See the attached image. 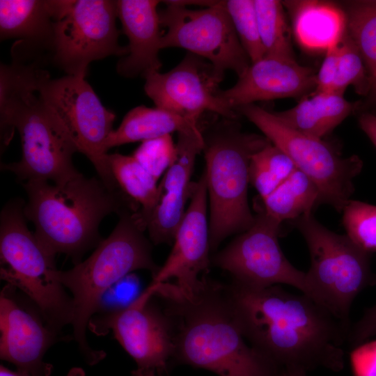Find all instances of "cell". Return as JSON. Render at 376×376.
<instances>
[{
    "instance_id": "obj_28",
    "label": "cell",
    "mask_w": 376,
    "mask_h": 376,
    "mask_svg": "<svg viewBox=\"0 0 376 376\" xmlns=\"http://www.w3.org/2000/svg\"><path fill=\"white\" fill-rule=\"evenodd\" d=\"M254 5L265 56L295 58L291 30L282 1L254 0Z\"/></svg>"
},
{
    "instance_id": "obj_15",
    "label": "cell",
    "mask_w": 376,
    "mask_h": 376,
    "mask_svg": "<svg viewBox=\"0 0 376 376\" xmlns=\"http://www.w3.org/2000/svg\"><path fill=\"white\" fill-rule=\"evenodd\" d=\"M143 77L145 93L156 107L198 121L206 111L237 120L238 113L218 96L224 77L200 56L189 52L171 70L154 71Z\"/></svg>"
},
{
    "instance_id": "obj_5",
    "label": "cell",
    "mask_w": 376,
    "mask_h": 376,
    "mask_svg": "<svg viewBox=\"0 0 376 376\" xmlns=\"http://www.w3.org/2000/svg\"><path fill=\"white\" fill-rule=\"evenodd\" d=\"M118 215L119 221L111 233L86 260L69 270L54 273V278L72 293L74 338L92 363L101 359L104 352L90 347L86 330L100 311L105 293L133 271L148 270L153 279L160 269L153 260L151 244L144 235L146 229L137 212L125 210Z\"/></svg>"
},
{
    "instance_id": "obj_22",
    "label": "cell",
    "mask_w": 376,
    "mask_h": 376,
    "mask_svg": "<svg viewBox=\"0 0 376 376\" xmlns=\"http://www.w3.org/2000/svg\"><path fill=\"white\" fill-rule=\"evenodd\" d=\"M295 39L304 49L327 51L347 31L345 10L336 3L316 0L284 1Z\"/></svg>"
},
{
    "instance_id": "obj_13",
    "label": "cell",
    "mask_w": 376,
    "mask_h": 376,
    "mask_svg": "<svg viewBox=\"0 0 376 376\" xmlns=\"http://www.w3.org/2000/svg\"><path fill=\"white\" fill-rule=\"evenodd\" d=\"M154 293L150 285L129 305L93 317L88 329L98 336L113 332L137 365L132 373L165 376L174 364V330Z\"/></svg>"
},
{
    "instance_id": "obj_34",
    "label": "cell",
    "mask_w": 376,
    "mask_h": 376,
    "mask_svg": "<svg viewBox=\"0 0 376 376\" xmlns=\"http://www.w3.org/2000/svg\"><path fill=\"white\" fill-rule=\"evenodd\" d=\"M340 42L325 52L322 65L316 73V91L331 92L336 82L339 60Z\"/></svg>"
},
{
    "instance_id": "obj_25",
    "label": "cell",
    "mask_w": 376,
    "mask_h": 376,
    "mask_svg": "<svg viewBox=\"0 0 376 376\" xmlns=\"http://www.w3.org/2000/svg\"><path fill=\"white\" fill-rule=\"evenodd\" d=\"M256 204V207L281 223L292 221L312 212L320 204V194L311 179L297 169L269 194L259 198Z\"/></svg>"
},
{
    "instance_id": "obj_20",
    "label": "cell",
    "mask_w": 376,
    "mask_h": 376,
    "mask_svg": "<svg viewBox=\"0 0 376 376\" xmlns=\"http://www.w3.org/2000/svg\"><path fill=\"white\" fill-rule=\"evenodd\" d=\"M72 1L1 0V40L17 38L12 54L29 59L50 56L54 22L61 19Z\"/></svg>"
},
{
    "instance_id": "obj_2",
    "label": "cell",
    "mask_w": 376,
    "mask_h": 376,
    "mask_svg": "<svg viewBox=\"0 0 376 376\" xmlns=\"http://www.w3.org/2000/svg\"><path fill=\"white\" fill-rule=\"evenodd\" d=\"M174 330V364L205 369L218 376H276L280 370L242 334L224 284L203 275L194 293L175 283H152Z\"/></svg>"
},
{
    "instance_id": "obj_11",
    "label": "cell",
    "mask_w": 376,
    "mask_h": 376,
    "mask_svg": "<svg viewBox=\"0 0 376 376\" xmlns=\"http://www.w3.org/2000/svg\"><path fill=\"white\" fill-rule=\"evenodd\" d=\"M165 3L159 11L161 26L166 29L162 49H185L210 63L222 77L226 70L233 71L238 77L246 72L250 59L221 1L200 9L188 8L179 1Z\"/></svg>"
},
{
    "instance_id": "obj_4",
    "label": "cell",
    "mask_w": 376,
    "mask_h": 376,
    "mask_svg": "<svg viewBox=\"0 0 376 376\" xmlns=\"http://www.w3.org/2000/svg\"><path fill=\"white\" fill-rule=\"evenodd\" d=\"M37 89L34 73L10 71L0 77L1 144L5 148L9 143L16 129L22 148V159L1 164V169L13 173L21 182L46 180L63 184L81 174L72 162L78 150Z\"/></svg>"
},
{
    "instance_id": "obj_30",
    "label": "cell",
    "mask_w": 376,
    "mask_h": 376,
    "mask_svg": "<svg viewBox=\"0 0 376 376\" xmlns=\"http://www.w3.org/2000/svg\"><path fill=\"white\" fill-rule=\"evenodd\" d=\"M221 6L228 13L251 63L263 58L265 52L259 33L254 0L221 1Z\"/></svg>"
},
{
    "instance_id": "obj_37",
    "label": "cell",
    "mask_w": 376,
    "mask_h": 376,
    "mask_svg": "<svg viewBox=\"0 0 376 376\" xmlns=\"http://www.w3.org/2000/svg\"><path fill=\"white\" fill-rule=\"evenodd\" d=\"M359 124L376 147V116L370 113H362L359 118Z\"/></svg>"
},
{
    "instance_id": "obj_19",
    "label": "cell",
    "mask_w": 376,
    "mask_h": 376,
    "mask_svg": "<svg viewBox=\"0 0 376 376\" xmlns=\"http://www.w3.org/2000/svg\"><path fill=\"white\" fill-rule=\"evenodd\" d=\"M316 88V73L295 58L265 56L251 63L236 84L219 90V97L230 109L255 102L286 97H303Z\"/></svg>"
},
{
    "instance_id": "obj_33",
    "label": "cell",
    "mask_w": 376,
    "mask_h": 376,
    "mask_svg": "<svg viewBox=\"0 0 376 376\" xmlns=\"http://www.w3.org/2000/svg\"><path fill=\"white\" fill-rule=\"evenodd\" d=\"M132 156L157 180L173 164L176 146L171 134L144 141Z\"/></svg>"
},
{
    "instance_id": "obj_36",
    "label": "cell",
    "mask_w": 376,
    "mask_h": 376,
    "mask_svg": "<svg viewBox=\"0 0 376 376\" xmlns=\"http://www.w3.org/2000/svg\"><path fill=\"white\" fill-rule=\"evenodd\" d=\"M376 335V306L367 309L361 319L350 327L347 340L357 347Z\"/></svg>"
},
{
    "instance_id": "obj_16",
    "label": "cell",
    "mask_w": 376,
    "mask_h": 376,
    "mask_svg": "<svg viewBox=\"0 0 376 376\" xmlns=\"http://www.w3.org/2000/svg\"><path fill=\"white\" fill-rule=\"evenodd\" d=\"M8 284L0 295V357L27 376H49L52 366L43 358L60 334L45 322L40 311L24 305Z\"/></svg>"
},
{
    "instance_id": "obj_10",
    "label": "cell",
    "mask_w": 376,
    "mask_h": 376,
    "mask_svg": "<svg viewBox=\"0 0 376 376\" xmlns=\"http://www.w3.org/2000/svg\"><path fill=\"white\" fill-rule=\"evenodd\" d=\"M37 92L67 130L78 152L92 162L99 178L110 189H120L106 148L116 114L102 104L85 77L66 75L52 79L47 71Z\"/></svg>"
},
{
    "instance_id": "obj_40",
    "label": "cell",
    "mask_w": 376,
    "mask_h": 376,
    "mask_svg": "<svg viewBox=\"0 0 376 376\" xmlns=\"http://www.w3.org/2000/svg\"><path fill=\"white\" fill-rule=\"evenodd\" d=\"M133 376H158L154 374H134Z\"/></svg>"
},
{
    "instance_id": "obj_39",
    "label": "cell",
    "mask_w": 376,
    "mask_h": 376,
    "mask_svg": "<svg viewBox=\"0 0 376 376\" xmlns=\"http://www.w3.org/2000/svg\"><path fill=\"white\" fill-rule=\"evenodd\" d=\"M276 376H307V372L295 368L281 369Z\"/></svg>"
},
{
    "instance_id": "obj_7",
    "label": "cell",
    "mask_w": 376,
    "mask_h": 376,
    "mask_svg": "<svg viewBox=\"0 0 376 376\" xmlns=\"http://www.w3.org/2000/svg\"><path fill=\"white\" fill-rule=\"evenodd\" d=\"M24 202L9 201L0 216L1 279L22 290L40 311L54 331L72 324L73 299L54 278L57 270L54 257L39 243L28 228Z\"/></svg>"
},
{
    "instance_id": "obj_9",
    "label": "cell",
    "mask_w": 376,
    "mask_h": 376,
    "mask_svg": "<svg viewBox=\"0 0 376 376\" xmlns=\"http://www.w3.org/2000/svg\"><path fill=\"white\" fill-rule=\"evenodd\" d=\"M235 111L254 124L311 179L319 191L320 204L343 211L354 191V179L362 170L363 162L358 156H341L322 139L290 128L274 112L255 104L239 107Z\"/></svg>"
},
{
    "instance_id": "obj_18",
    "label": "cell",
    "mask_w": 376,
    "mask_h": 376,
    "mask_svg": "<svg viewBox=\"0 0 376 376\" xmlns=\"http://www.w3.org/2000/svg\"><path fill=\"white\" fill-rule=\"evenodd\" d=\"M178 134L175 159L158 186V201L146 222L150 240L155 244L173 242L190 198L193 183L191 177L196 158L204 146L199 126L180 131Z\"/></svg>"
},
{
    "instance_id": "obj_35",
    "label": "cell",
    "mask_w": 376,
    "mask_h": 376,
    "mask_svg": "<svg viewBox=\"0 0 376 376\" xmlns=\"http://www.w3.org/2000/svg\"><path fill=\"white\" fill-rule=\"evenodd\" d=\"M350 362L354 376H376V340L355 347Z\"/></svg>"
},
{
    "instance_id": "obj_23",
    "label": "cell",
    "mask_w": 376,
    "mask_h": 376,
    "mask_svg": "<svg viewBox=\"0 0 376 376\" xmlns=\"http://www.w3.org/2000/svg\"><path fill=\"white\" fill-rule=\"evenodd\" d=\"M344 95L314 91L289 109L274 112L285 125L302 134L322 139L357 109Z\"/></svg>"
},
{
    "instance_id": "obj_6",
    "label": "cell",
    "mask_w": 376,
    "mask_h": 376,
    "mask_svg": "<svg viewBox=\"0 0 376 376\" xmlns=\"http://www.w3.org/2000/svg\"><path fill=\"white\" fill-rule=\"evenodd\" d=\"M210 217V251L228 236L249 229L255 215L248 202L252 156L269 140L244 132L236 119L224 118L203 133Z\"/></svg>"
},
{
    "instance_id": "obj_27",
    "label": "cell",
    "mask_w": 376,
    "mask_h": 376,
    "mask_svg": "<svg viewBox=\"0 0 376 376\" xmlns=\"http://www.w3.org/2000/svg\"><path fill=\"white\" fill-rule=\"evenodd\" d=\"M347 33L364 62L369 80L370 100L376 104V0L345 3Z\"/></svg>"
},
{
    "instance_id": "obj_24",
    "label": "cell",
    "mask_w": 376,
    "mask_h": 376,
    "mask_svg": "<svg viewBox=\"0 0 376 376\" xmlns=\"http://www.w3.org/2000/svg\"><path fill=\"white\" fill-rule=\"evenodd\" d=\"M198 121L159 109L138 106L123 118L109 135L106 148L141 141L142 142L198 127Z\"/></svg>"
},
{
    "instance_id": "obj_12",
    "label": "cell",
    "mask_w": 376,
    "mask_h": 376,
    "mask_svg": "<svg viewBox=\"0 0 376 376\" xmlns=\"http://www.w3.org/2000/svg\"><path fill=\"white\" fill-rule=\"evenodd\" d=\"M256 210L253 224L217 253L211 263L243 285L252 288L289 285L320 304L307 273L295 267L281 250L279 242L281 222L259 207Z\"/></svg>"
},
{
    "instance_id": "obj_26",
    "label": "cell",
    "mask_w": 376,
    "mask_h": 376,
    "mask_svg": "<svg viewBox=\"0 0 376 376\" xmlns=\"http://www.w3.org/2000/svg\"><path fill=\"white\" fill-rule=\"evenodd\" d=\"M108 159L120 189L140 207L138 216L146 229L147 220L159 198L157 180L132 155L109 154Z\"/></svg>"
},
{
    "instance_id": "obj_1",
    "label": "cell",
    "mask_w": 376,
    "mask_h": 376,
    "mask_svg": "<svg viewBox=\"0 0 376 376\" xmlns=\"http://www.w3.org/2000/svg\"><path fill=\"white\" fill-rule=\"evenodd\" d=\"M224 290L246 341L279 370L343 369L350 327L310 297L233 279Z\"/></svg>"
},
{
    "instance_id": "obj_29",
    "label": "cell",
    "mask_w": 376,
    "mask_h": 376,
    "mask_svg": "<svg viewBox=\"0 0 376 376\" xmlns=\"http://www.w3.org/2000/svg\"><path fill=\"white\" fill-rule=\"evenodd\" d=\"M297 168L281 149L268 143L251 157L249 182L264 198L285 181Z\"/></svg>"
},
{
    "instance_id": "obj_3",
    "label": "cell",
    "mask_w": 376,
    "mask_h": 376,
    "mask_svg": "<svg viewBox=\"0 0 376 376\" xmlns=\"http://www.w3.org/2000/svg\"><path fill=\"white\" fill-rule=\"evenodd\" d=\"M28 201L24 213L35 226V235L52 257L70 256L75 265L102 240L99 226L107 215L140 207L121 189L111 190L100 178L82 173L63 184L46 180L22 182Z\"/></svg>"
},
{
    "instance_id": "obj_21",
    "label": "cell",
    "mask_w": 376,
    "mask_h": 376,
    "mask_svg": "<svg viewBox=\"0 0 376 376\" xmlns=\"http://www.w3.org/2000/svg\"><path fill=\"white\" fill-rule=\"evenodd\" d=\"M118 17L122 23L129 45L128 53L117 63V72L132 78L159 71L162 33L155 0L116 1Z\"/></svg>"
},
{
    "instance_id": "obj_8",
    "label": "cell",
    "mask_w": 376,
    "mask_h": 376,
    "mask_svg": "<svg viewBox=\"0 0 376 376\" xmlns=\"http://www.w3.org/2000/svg\"><path fill=\"white\" fill-rule=\"evenodd\" d=\"M292 224L308 248L311 266L306 272L321 305L350 327V311L356 297L376 285L370 254L347 235L337 234L306 214Z\"/></svg>"
},
{
    "instance_id": "obj_14",
    "label": "cell",
    "mask_w": 376,
    "mask_h": 376,
    "mask_svg": "<svg viewBox=\"0 0 376 376\" xmlns=\"http://www.w3.org/2000/svg\"><path fill=\"white\" fill-rule=\"evenodd\" d=\"M116 1L73 0L54 22L50 58L68 75L86 77L88 65L109 56H124L118 43Z\"/></svg>"
},
{
    "instance_id": "obj_38",
    "label": "cell",
    "mask_w": 376,
    "mask_h": 376,
    "mask_svg": "<svg viewBox=\"0 0 376 376\" xmlns=\"http://www.w3.org/2000/svg\"><path fill=\"white\" fill-rule=\"evenodd\" d=\"M0 376H27L18 371L13 372L5 366L1 365L0 366ZM68 376H84V372L79 368H75L71 370Z\"/></svg>"
},
{
    "instance_id": "obj_17",
    "label": "cell",
    "mask_w": 376,
    "mask_h": 376,
    "mask_svg": "<svg viewBox=\"0 0 376 376\" xmlns=\"http://www.w3.org/2000/svg\"><path fill=\"white\" fill-rule=\"evenodd\" d=\"M207 201L203 172L199 180L192 183L189 204L176 230L173 249L151 283L175 278L177 287L187 295L198 289L199 274L207 272L211 263Z\"/></svg>"
},
{
    "instance_id": "obj_32",
    "label": "cell",
    "mask_w": 376,
    "mask_h": 376,
    "mask_svg": "<svg viewBox=\"0 0 376 376\" xmlns=\"http://www.w3.org/2000/svg\"><path fill=\"white\" fill-rule=\"evenodd\" d=\"M342 212L346 235L369 254L376 252V205L350 199Z\"/></svg>"
},
{
    "instance_id": "obj_31",
    "label": "cell",
    "mask_w": 376,
    "mask_h": 376,
    "mask_svg": "<svg viewBox=\"0 0 376 376\" xmlns=\"http://www.w3.org/2000/svg\"><path fill=\"white\" fill-rule=\"evenodd\" d=\"M340 60L337 77L331 92L344 95L349 86L357 93L368 95L369 80L361 55L347 31L340 41Z\"/></svg>"
}]
</instances>
